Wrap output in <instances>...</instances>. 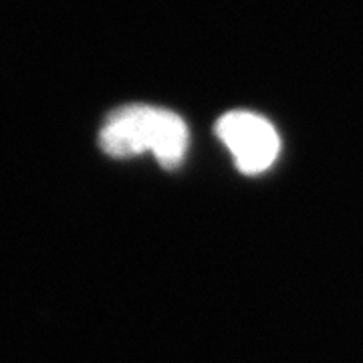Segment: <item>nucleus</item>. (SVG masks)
I'll return each mask as SVG.
<instances>
[{"instance_id":"nucleus-1","label":"nucleus","mask_w":363,"mask_h":363,"mask_svg":"<svg viewBox=\"0 0 363 363\" xmlns=\"http://www.w3.org/2000/svg\"><path fill=\"white\" fill-rule=\"evenodd\" d=\"M188 128L178 113L152 105H125L105 119L99 145L107 156L133 157L152 152L166 166H178L188 150Z\"/></svg>"},{"instance_id":"nucleus-2","label":"nucleus","mask_w":363,"mask_h":363,"mask_svg":"<svg viewBox=\"0 0 363 363\" xmlns=\"http://www.w3.org/2000/svg\"><path fill=\"white\" fill-rule=\"evenodd\" d=\"M216 135L230 150L236 168L248 176L271 168L281 152V140L269 119L250 111H230L216 123Z\"/></svg>"}]
</instances>
